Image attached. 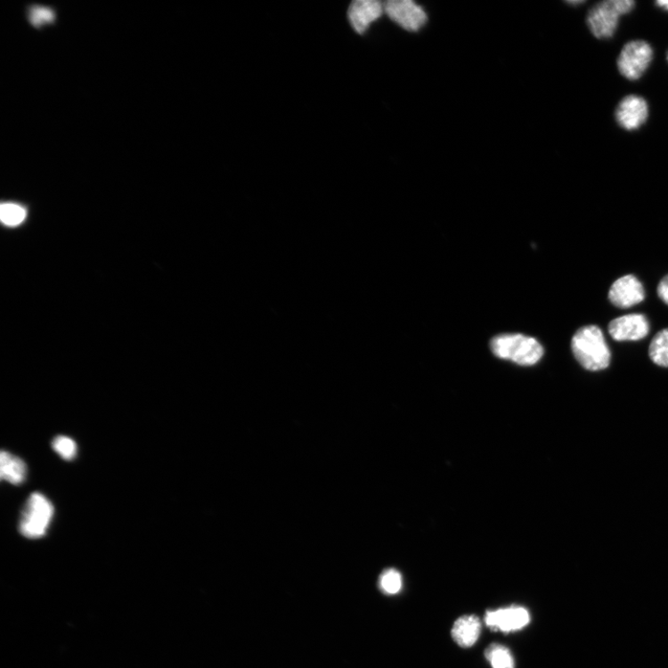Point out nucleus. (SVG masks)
Wrapping results in <instances>:
<instances>
[{"label":"nucleus","mask_w":668,"mask_h":668,"mask_svg":"<svg viewBox=\"0 0 668 668\" xmlns=\"http://www.w3.org/2000/svg\"><path fill=\"white\" fill-rule=\"evenodd\" d=\"M656 5L658 6L659 8H661V9L668 12V2H667V0H659V2H657L656 4Z\"/></svg>","instance_id":"nucleus-21"},{"label":"nucleus","mask_w":668,"mask_h":668,"mask_svg":"<svg viewBox=\"0 0 668 668\" xmlns=\"http://www.w3.org/2000/svg\"><path fill=\"white\" fill-rule=\"evenodd\" d=\"M659 298L668 305V275L662 279L657 287Z\"/></svg>","instance_id":"nucleus-20"},{"label":"nucleus","mask_w":668,"mask_h":668,"mask_svg":"<svg viewBox=\"0 0 668 668\" xmlns=\"http://www.w3.org/2000/svg\"><path fill=\"white\" fill-rule=\"evenodd\" d=\"M608 330L615 341H639L648 336L650 324L642 314H630L613 320Z\"/></svg>","instance_id":"nucleus-9"},{"label":"nucleus","mask_w":668,"mask_h":668,"mask_svg":"<svg viewBox=\"0 0 668 668\" xmlns=\"http://www.w3.org/2000/svg\"><path fill=\"white\" fill-rule=\"evenodd\" d=\"M385 12V4L376 0H356L348 10L350 24L356 33L364 34Z\"/></svg>","instance_id":"nucleus-11"},{"label":"nucleus","mask_w":668,"mask_h":668,"mask_svg":"<svg viewBox=\"0 0 668 668\" xmlns=\"http://www.w3.org/2000/svg\"><path fill=\"white\" fill-rule=\"evenodd\" d=\"M490 348L498 358L524 366L537 364L544 354L538 340L523 334H502L496 337L490 343Z\"/></svg>","instance_id":"nucleus-2"},{"label":"nucleus","mask_w":668,"mask_h":668,"mask_svg":"<svg viewBox=\"0 0 668 668\" xmlns=\"http://www.w3.org/2000/svg\"><path fill=\"white\" fill-rule=\"evenodd\" d=\"M481 629V622L477 615H463L454 623L452 634L460 648H469L479 639Z\"/></svg>","instance_id":"nucleus-12"},{"label":"nucleus","mask_w":668,"mask_h":668,"mask_svg":"<svg viewBox=\"0 0 668 668\" xmlns=\"http://www.w3.org/2000/svg\"><path fill=\"white\" fill-rule=\"evenodd\" d=\"M649 355L655 364L668 367V328L656 334L649 347Z\"/></svg>","instance_id":"nucleus-14"},{"label":"nucleus","mask_w":668,"mask_h":668,"mask_svg":"<svg viewBox=\"0 0 668 668\" xmlns=\"http://www.w3.org/2000/svg\"><path fill=\"white\" fill-rule=\"evenodd\" d=\"M54 515L53 503L40 493H33L22 509L19 529L22 536L36 540L44 536Z\"/></svg>","instance_id":"nucleus-4"},{"label":"nucleus","mask_w":668,"mask_h":668,"mask_svg":"<svg viewBox=\"0 0 668 668\" xmlns=\"http://www.w3.org/2000/svg\"><path fill=\"white\" fill-rule=\"evenodd\" d=\"M53 449L65 460H72L75 459L77 447L76 442L67 436H60L53 439Z\"/></svg>","instance_id":"nucleus-18"},{"label":"nucleus","mask_w":668,"mask_h":668,"mask_svg":"<svg viewBox=\"0 0 668 668\" xmlns=\"http://www.w3.org/2000/svg\"><path fill=\"white\" fill-rule=\"evenodd\" d=\"M644 299V287L633 275L621 277L610 288L609 300L616 307L630 308Z\"/></svg>","instance_id":"nucleus-10"},{"label":"nucleus","mask_w":668,"mask_h":668,"mask_svg":"<svg viewBox=\"0 0 668 668\" xmlns=\"http://www.w3.org/2000/svg\"><path fill=\"white\" fill-rule=\"evenodd\" d=\"M666 60H667V61H668V52H667V54H666Z\"/></svg>","instance_id":"nucleus-23"},{"label":"nucleus","mask_w":668,"mask_h":668,"mask_svg":"<svg viewBox=\"0 0 668 668\" xmlns=\"http://www.w3.org/2000/svg\"><path fill=\"white\" fill-rule=\"evenodd\" d=\"M385 12L399 27L417 32L427 24L428 14L411 0H389L385 4Z\"/></svg>","instance_id":"nucleus-6"},{"label":"nucleus","mask_w":668,"mask_h":668,"mask_svg":"<svg viewBox=\"0 0 668 668\" xmlns=\"http://www.w3.org/2000/svg\"><path fill=\"white\" fill-rule=\"evenodd\" d=\"M27 465L24 460L7 452L0 455V477L12 485H19L25 481Z\"/></svg>","instance_id":"nucleus-13"},{"label":"nucleus","mask_w":668,"mask_h":668,"mask_svg":"<svg viewBox=\"0 0 668 668\" xmlns=\"http://www.w3.org/2000/svg\"><path fill=\"white\" fill-rule=\"evenodd\" d=\"M379 587L386 594H396L403 589V575L395 569L386 570L379 579Z\"/></svg>","instance_id":"nucleus-17"},{"label":"nucleus","mask_w":668,"mask_h":668,"mask_svg":"<svg viewBox=\"0 0 668 668\" xmlns=\"http://www.w3.org/2000/svg\"><path fill=\"white\" fill-rule=\"evenodd\" d=\"M654 59V50L645 40L628 42L617 58V69L622 77L637 81L648 70Z\"/></svg>","instance_id":"nucleus-5"},{"label":"nucleus","mask_w":668,"mask_h":668,"mask_svg":"<svg viewBox=\"0 0 668 668\" xmlns=\"http://www.w3.org/2000/svg\"><path fill=\"white\" fill-rule=\"evenodd\" d=\"M636 6L633 0H606L595 4L588 12L587 26L597 39H609L615 34L619 20Z\"/></svg>","instance_id":"nucleus-3"},{"label":"nucleus","mask_w":668,"mask_h":668,"mask_svg":"<svg viewBox=\"0 0 668 668\" xmlns=\"http://www.w3.org/2000/svg\"><path fill=\"white\" fill-rule=\"evenodd\" d=\"M571 347L575 360L585 370L599 371L610 365L611 351L603 330L598 326L578 329L572 338Z\"/></svg>","instance_id":"nucleus-1"},{"label":"nucleus","mask_w":668,"mask_h":668,"mask_svg":"<svg viewBox=\"0 0 668 668\" xmlns=\"http://www.w3.org/2000/svg\"><path fill=\"white\" fill-rule=\"evenodd\" d=\"M486 660L493 668H515V659L510 651L501 644L489 645L485 652Z\"/></svg>","instance_id":"nucleus-15"},{"label":"nucleus","mask_w":668,"mask_h":668,"mask_svg":"<svg viewBox=\"0 0 668 668\" xmlns=\"http://www.w3.org/2000/svg\"><path fill=\"white\" fill-rule=\"evenodd\" d=\"M26 217V209L19 205L7 203L0 208V218H2L4 224L8 227H16L21 224Z\"/></svg>","instance_id":"nucleus-16"},{"label":"nucleus","mask_w":668,"mask_h":668,"mask_svg":"<svg viewBox=\"0 0 668 668\" xmlns=\"http://www.w3.org/2000/svg\"><path fill=\"white\" fill-rule=\"evenodd\" d=\"M54 19V12L49 8L34 7L29 12L30 22L36 28H40L46 24H52Z\"/></svg>","instance_id":"nucleus-19"},{"label":"nucleus","mask_w":668,"mask_h":668,"mask_svg":"<svg viewBox=\"0 0 668 668\" xmlns=\"http://www.w3.org/2000/svg\"><path fill=\"white\" fill-rule=\"evenodd\" d=\"M585 2H567L570 5H581L583 4Z\"/></svg>","instance_id":"nucleus-22"},{"label":"nucleus","mask_w":668,"mask_h":668,"mask_svg":"<svg viewBox=\"0 0 668 668\" xmlns=\"http://www.w3.org/2000/svg\"><path fill=\"white\" fill-rule=\"evenodd\" d=\"M648 102L638 95L623 97L615 110L616 123L627 131L638 130L648 122Z\"/></svg>","instance_id":"nucleus-7"},{"label":"nucleus","mask_w":668,"mask_h":668,"mask_svg":"<svg viewBox=\"0 0 668 668\" xmlns=\"http://www.w3.org/2000/svg\"><path fill=\"white\" fill-rule=\"evenodd\" d=\"M486 626L493 631L504 633L514 632L526 627L530 622L529 612L517 606H512L496 611H488L485 616Z\"/></svg>","instance_id":"nucleus-8"}]
</instances>
